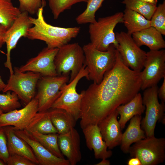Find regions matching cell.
<instances>
[{
	"mask_svg": "<svg viewBox=\"0 0 165 165\" xmlns=\"http://www.w3.org/2000/svg\"><path fill=\"white\" fill-rule=\"evenodd\" d=\"M3 113L2 112L0 111V115Z\"/></svg>",
	"mask_w": 165,
	"mask_h": 165,
	"instance_id": "ee69618b",
	"label": "cell"
},
{
	"mask_svg": "<svg viewBox=\"0 0 165 165\" xmlns=\"http://www.w3.org/2000/svg\"><path fill=\"white\" fill-rule=\"evenodd\" d=\"M84 55V64L87 68L88 80L98 84L105 74L114 66L116 58L117 49L112 44L105 51L96 49L91 43L82 47Z\"/></svg>",
	"mask_w": 165,
	"mask_h": 165,
	"instance_id": "3957f363",
	"label": "cell"
},
{
	"mask_svg": "<svg viewBox=\"0 0 165 165\" xmlns=\"http://www.w3.org/2000/svg\"><path fill=\"white\" fill-rule=\"evenodd\" d=\"M21 12L11 0H0V24L8 30Z\"/></svg>",
	"mask_w": 165,
	"mask_h": 165,
	"instance_id": "4316f807",
	"label": "cell"
},
{
	"mask_svg": "<svg viewBox=\"0 0 165 165\" xmlns=\"http://www.w3.org/2000/svg\"><path fill=\"white\" fill-rule=\"evenodd\" d=\"M143 68L141 88L143 90L157 85L165 77V50H150L146 53Z\"/></svg>",
	"mask_w": 165,
	"mask_h": 165,
	"instance_id": "7c38bea8",
	"label": "cell"
},
{
	"mask_svg": "<svg viewBox=\"0 0 165 165\" xmlns=\"http://www.w3.org/2000/svg\"><path fill=\"white\" fill-rule=\"evenodd\" d=\"M6 164L8 165H36L27 158L16 154L9 155Z\"/></svg>",
	"mask_w": 165,
	"mask_h": 165,
	"instance_id": "d590c367",
	"label": "cell"
},
{
	"mask_svg": "<svg viewBox=\"0 0 165 165\" xmlns=\"http://www.w3.org/2000/svg\"><path fill=\"white\" fill-rule=\"evenodd\" d=\"M58 143L61 152L66 157L70 165H76L80 161V137L74 127L67 133L58 134Z\"/></svg>",
	"mask_w": 165,
	"mask_h": 165,
	"instance_id": "e0dca14e",
	"label": "cell"
},
{
	"mask_svg": "<svg viewBox=\"0 0 165 165\" xmlns=\"http://www.w3.org/2000/svg\"><path fill=\"white\" fill-rule=\"evenodd\" d=\"M116 109L120 116L119 122L122 130L125 127L127 122L134 116L141 115L144 112L145 107L143 103L141 94L139 92L129 101L119 105Z\"/></svg>",
	"mask_w": 165,
	"mask_h": 165,
	"instance_id": "603a6c76",
	"label": "cell"
},
{
	"mask_svg": "<svg viewBox=\"0 0 165 165\" xmlns=\"http://www.w3.org/2000/svg\"><path fill=\"white\" fill-rule=\"evenodd\" d=\"M6 85V84L3 81L0 75V92L3 91Z\"/></svg>",
	"mask_w": 165,
	"mask_h": 165,
	"instance_id": "60d3db41",
	"label": "cell"
},
{
	"mask_svg": "<svg viewBox=\"0 0 165 165\" xmlns=\"http://www.w3.org/2000/svg\"><path fill=\"white\" fill-rule=\"evenodd\" d=\"M28 132L43 146L54 155L59 158H64L58 146V134H43L36 131Z\"/></svg>",
	"mask_w": 165,
	"mask_h": 165,
	"instance_id": "83f0119b",
	"label": "cell"
},
{
	"mask_svg": "<svg viewBox=\"0 0 165 165\" xmlns=\"http://www.w3.org/2000/svg\"><path fill=\"white\" fill-rule=\"evenodd\" d=\"M3 127L7 138L9 155L16 154L31 160L36 165H39L30 146L26 142L15 134L13 127L8 126Z\"/></svg>",
	"mask_w": 165,
	"mask_h": 165,
	"instance_id": "ffe728a7",
	"label": "cell"
},
{
	"mask_svg": "<svg viewBox=\"0 0 165 165\" xmlns=\"http://www.w3.org/2000/svg\"><path fill=\"white\" fill-rule=\"evenodd\" d=\"M104 0H88L86 9L75 18L78 24L94 23L97 21L95 14Z\"/></svg>",
	"mask_w": 165,
	"mask_h": 165,
	"instance_id": "f546056e",
	"label": "cell"
},
{
	"mask_svg": "<svg viewBox=\"0 0 165 165\" xmlns=\"http://www.w3.org/2000/svg\"><path fill=\"white\" fill-rule=\"evenodd\" d=\"M7 165L6 163L2 160L0 158V165Z\"/></svg>",
	"mask_w": 165,
	"mask_h": 165,
	"instance_id": "7bdbcfd3",
	"label": "cell"
},
{
	"mask_svg": "<svg viewBox=\"0 0 165 165\" xmlns=\"http://www.w3.org/2000/svg\"><path fill=\"white\" fill-rule=\"evenodd\" d=\"M28 131H36L43 134L57 133L50 119L48 110L38 112L31 120L26 129Z\"/></svg>",
	"mask_w": 165,
	"mask_h": 165,
	"instance_id": "cb8c5ba5",
	"label": "cell"
},
{
	"mask_svg": "<svg viewBox=\"0 0 165 165\" xmlns=\"http://www.w3.org/2000/svg\"><path fill=\"white\" fill-rule=\"evenodd\" d=\"M82 48L78 43L67 44L58 48L54 63L57 75H69V82L82 68L84 62Z\"/></svg>",
	"mask_w": 165,
	"mask_h": 165,
	"instance_id": "5b68a950",
	"label": "cell"
},
{
	"mask_svg": "<svg viewBox=\"0 0 165 165\" xmlns=\"http://www.w3.org/2000/svg\"><path fill=\"white\" fill-rule=\"evenodd\" d=\"M130 156H137L142 165H156L165 160V138L155 136L141 139L131 146Z\"/></svg>",
	"mask_w": 165,
	"mask_h": 165,
	"instance_id": "ba28073f",
	"label": "cell"
},
{
	"mask_svg": "<svg viewBox=\"0 0 165 165\" xmlns=\"http://www.w3.org/2000/svg\"><path fill=\"white\" fill-rule=\"evenodd\" d=\"M28 13L22 12L11 27L6 30L5 35V42L7 48L6 60L4 64L10 72V75L13 73L11 62L10 53L15 48L17 43L21 37H25L28 29L32 25L29 18Z\"/></svg>",
	"mask_w": 165,
	"mask_h": 165,
	"instance_id": "5bb4252c",
	"label": "cell"
},
{
	"mask_svg": "<svg viewBox=\"0 0 165 165\" xmlns=\"http://www.w3.org/2000/svg\"><path fill=\"white\" fill-rule=\"evenodd\" d=\"M141 71L133 70L123 63L117 50L116 63L99 84L84 90L80 127L97 125L117 107L129 101L141 90Z\"/></svg>",
	"mask_w": 165,
	"mask_h": 165,
	"instance_id": "6da1fadb",
	"label": "cell"
},
{
	"mask_svg": "<svg viewBox=\"0 0 165 165\" xmlns=\"http://www.w3.org/2000/svg\"><path fill=\"white\" fill-rule=\"evenodd\" d=\"M141 115H136L131 118L125 131L122 134L120 148L124 153H127L133 143L146 138L145 132L141 128Z\"/></svg>",
	"mask_w": 165,
	"mask_h": 165,
	"instance_id": "7402d4cb",
	"label": "cell"
},
{
	"mask_svg": "<svg viewBox=\"0 0 165 165\" xmlns=\"http://www.w3.org/2000/svg\"><path fill=\"white\" fill-rule=\"evenodd\" d=\"M107 159H102V160L100 162L95 164V165H110L111 164L109 160H107Z\"/></svg>",
	"mask_w": 165,
	"mask_h": 165,
	"instance_id": "ab89813d",
	"label": "cell"
},
{
	"mask_svg": "<svg viewBox=\"0 0 165 165\" xmlns=\"http://www.w3.org/2000/svg\"><path fill=\"white\" fill-rule=\"evenodd\" d=\"M6 93L0 94V111L6 113L21 107L19 99L15 92L8 91Z\"/></svg>",
	"mask_w": 165,
	"mask_h": 165,
	"instance_id": "4dcf8cb0",
	"label": "cell"
},
{
	"mask_svg": "<svg viewBox=\"0 0 165 165\" xmlns=\"http://www.w3.org/2000/svg\"><path fill=\"white\" fill-rule=\"evenodd\" d=\"M148 3L156 5L158 0H140Z\"/></svg>",
	"mask_w": 165,
	"mask_h": 165,
	"instance_id": "b9f144b4",
	"label": "cell"
},
{
	"mask_svg": "<svg viewBox=\"0 0 165 165\" xmlns=\"http://www.w3.org/2000/svg\"><path fill=\"white\" fill-rule=\"evenodd\" d=\"M38 111V101L34 97L23 108L1 114L0 115V127L10 126L15 130H25Z\"/></svg>",
	"mask_w": 165,
	"mask_h": 165,
	"instance_id": "9a60e30c",
	"label": "cell"
},
{
	"mask_svg": "<svg viewBox=\"0 0 165 165\" xmlns=\"http://www.w3.org/2000/svg\"><path fill=\"white\" fill-rule=\"evenodd\" d=\"M6 30L4 27L0 24V50L5 43L4 38Z\"/></svg>",
	"mask_w": 165,
	"mask_h": 165,
	"instance_id": "74e56055",
	"label": "cell"
},
{
	"mask_svg": "<svg viewBox=\"0 0 165 165\" xmlns=\"http://www.w3.org/2000/svg\"><path fill=\"white\" fill-rule=\"evenodd\" d=\"M7 140L3 127H0V158L6 162L9 157Z\"/></svg>",
	"mask_w": 165,
	"mask_h": 165,
	"instance_id": "e575fe53",
	"label": "cell"
},
{
	"mask_svg": "<svg viewBox=\"0 0 165 165\" xmlns=\"http://www.w3.org/2000/svg\"><path fill=\"white\" fill-rule=\"evenodd\" d=\"M128 165H142L141 161L139 158L136 156L130 159L127 162Z\"/></svg>",
	"mask_w": 165,
	"mask_h": 165,
	"instance_id": "f35d334b",
	"label": "cell"
},
{
	"mask_svg": "<svg viewBox=\"0 0 165 165\" xmlns=\"http://www.w3.org/2000/svg\"><path fill=\"white\" fill-rule=\"evenodd\" d=\"M13 73L10 75L6 86L3 91L15 92L19 99L27 105L35 97L38 81L41 75L32 72H22L15 67Z\"/></svg>",
	"mask_w": 165,
	"mask_h": 165,
	"instance_id": "9c48e42d",
	"label": "cell"
},
{
	"mask_svg": "<svg viewBox=\"0 0 165 165\" xmlns=\"http://www.w3.org/2000/svg\"><path fill=\"white\" fill-rule=\"evenodd\" d=\"M123 23L127 30V32L132 35L151 27L150 20L140 14L132 10L126 8L123 16Z\"/></svg>",
	"mask_w": 165,
	"mask_h": 165,
	"instance_id": "484cf974",
	"label": "cell"
},
{
	"mask_svg": "<svg viewBox=\"0 0 165 165\" xmlns=\"http://www.w3.org/2000/svg\"><path fill=\"white\" fill-rule=\"evenodd\" d=\"M69 75L41 76L37 86L35 97L38 100V112H45L51 108L61 93L62 88L69 81Z\"/></svg>",
	"mask_w": 165,
	"mask_h": 165,
	"instance_id": "30bf717a",
	"label": "cell"
},
{
	"mask_svg": "<svg viewBox=\"0 0 165 165\" xmlns=\"http://www.w3.org/2000/svg\"><path fill=\"white\" fill-rule=\"evenodd\" d=\"M88 75L87 68L84 64L77 76L62 88L61 95L54 102L51 108L64 110L76 121L79 119L84 91L78 94L76 91V87L79 82L82 78L86 77L88 80Z\"/></svg>",
	"mask_w": 165,
	"mask_h": 165,
	"instance_id": "8992f818",
	"label": "cell"
},
{
	"mask_svg": "<svg viewBox=\"0 0 165 165\" xmlns=\"http://www.w3.org/2000/svg\"><path fill=\"white\" fill-rule=\"evenodd\" d=\"M158 89L157 85L146 89L143 92L142 101L146 111L145 117L141 120V125L146 137L154 136L157 122L165 124V103H160L159 101Z\"/></svg>",
	"mask_w": 165,
	"mask_h": 165,
	"instance_id": "52a82bcc",
	"label": "cell"
},
{
	"mask_svg": "<svg viewBox=\"0 0 165 165\" xmlns=\"http://www.w3.org/2000/svg\"><path fill=\"white\" fill-rule=\"evenodd\" d=\"M19 8L21 12H25L31 15L37 14L39 9L46 5L44 0H18Z\"/></svg>",
	"mask_w": 165,
	"mask_h": 165,
	"instance_id": "836d02e7",
	"label": "cell"
},
{
	"mask_svg": "<svg viewBox=\"0 0 165 165\" xmlns=\"http://www.w3.org/2000/svg\"><path fill=\"white\" fill-rule=\"evenodd\" d=\"M48 111L50 119L58 134L67 133L75 126L76 121L64 110L50 108Z\"/></svg>",
	"mask_w": 165,
	"mask_h": 165,
	"instance_id": "d4e9b609",
	"label": "cell"
},
{
	"mask_svg": "<svg viewBox=\"0 0 165 165\" xmlns=\"http://www.w3.org/2000/svg\"><path fill=\"white\" fill-rule=\"evenodd\" d=\"M14 130L18 137L24 140L30 146L38 162L39 165H70L68 160L65 158H59L54 155L26 130L14 129Z\"/></svg>",
	"mask_w": 165,
	"mask_h": 165,
	"instance_id": "2e32d148",
	"label": "cell"
},
{
	"mask_svg": "<svg viewBox=\"0 0 165 165\" xmlns=\"http://www.w3.org/2000/svg\"><path fill=\"white\" fill-rule=\"evenodd\" d=\"M44 7L39 9L36 18L29 16L33 26L28 29L25 38L43 41L50 48H59L68 44L78 35L80 30L79 27L63 28L47 23L43 16Z\"/></svg>",
	"mask_w": 165,
	"mask_h": 165,
	"instance_id": "7a4b0ae2",
	"label": "cell"
},
{
	"mask_svg": "<svg viewBox=\"0 0 165 165\" xmlns=\"http://www.w3.org/2000/svg\"><path fill=\"white\" fill-rule=\"evenodd\" d=\"M87 147L93 150L97 159H107L112 155V151L107 150L108 147L103 140L97 125L88 126L82 129Z\"/></svg>",
	"mask_w": 165,
	"mask_h": 165,
	"instance_id": "d6986e66",
	"label": "cell"
},
{
	"mask_svg": "<svg viewBox=\"0 0 165 165\" xmlns=\"http://www.w3.org/2000/svg\"><path fill=\"white\" fill-rule=\"evenodd\" d=\"M158 97L161 100L162 102H165V77L163 78L162 84L158 90Z\"/></svg>",
	"mask_w": 165,
	"mask_h": 165,
	"instance_id": "8d00e7d4",
	"label": "cell"
},
{
	"mask_svg": "<svg viewBox=\"0 0 165 165\" xmlns=\"http://www.w3.org/2000/svg\"><path fill=\"white\" fill-rule=\"evenodd\" d=\"M58 48H44L35 57L29 59L19 68L22 72L31 71L39 73L41 76L57 75L54 63Z\"/></svg>",
	"mask_w": 165,
	"mask_h": 165,
	"instance_id": "4fadbf2b",
	"label": "cell"
},
{
	"mask_svg": "<svg viewBox=\"0 0 165 165\" xmlns=\"http://www.w3.org/2000/svg\"><path fill=\"white\" fill-rule=\"evenodd\" d=\"M122 3L126 8L135 11L150 20L156 9V5L146 3L140 0H123Z\"/></svg>",
	"mask_w": 165,
	"mask_h": 165,
	"instance_id": "f1b7e54d",
	"label": "cell"
},
{
	"mask_svg": "<svg viewBox=\"0 0 165 165\" xmlns=\"http://www.w3.org/2000/svg\"><path fill=\"white\" fill-rule=\"evenodd\" d=\"M150 20L151 27L165 35V1L160 4L154 12Z\"/></svg>",
	"mask_w": 165,
	"mask_h": 165,
	"instance_id": "d6a6232c",
	"label": "cell"
},
{
	"mask_svg": "<svg viewBox=\"0 0 165 165\" xmlns=\"http://www.w3.org/2000/svg\"><path fill=\"white\" fill-rule=\"evenodd\" d=\"M118 115L116 109L97 124L102 138L109 149L120 145L121 143L122 133L117 119Z\"/></svg>",
	"mask_w": 165,
	"mask_h": 165,
	"instance_id": "ac0fdd59",
	"label": "cell"
},
{
	"mask_svg": "<svg viewBox=\"0 0 165 165\" xmlns=\"http://www.w3.org/2000/svg\"><path fill=\"white\" fill-rule=\"evenodd\" d=\"M123 13H117L113 15L99 18L94 23L89 26V32L91 44L97 50L106 51L110 45H114L116 49L118 43L114 32L118 24L123 23Z\"/></svg>",
	"mask_w": 165,
	"mask_h": 165,
	"instance_id": "277c9868",
	"label": "cell"
},
{
	"mask_svg": "<svg viewBox=\"0 0 165 165\" xmlns=\"http://www.w3.org/2000/svg\"><path fill=\"white\" fill-rule=\"evenodd\" d=\"M115 35L118 43L116 49L123 64L133 70L141 71L146 53L137 45L131 35L123 31L116 32Z\"/></svg>",
	"mask_w": 165,
	"mask_h": 165,
	"instance_id": "8fae6325",
	"label": "cell"
},
{
	"mask_svg": "<svg viewBox=\"0 0 165 165\" xmlns=\"http://www.w3.org/2000/svg\"><path fill=\"white\" fill-rule=\"evenodd\" d=\"M53 18L57 19L64 10L71 9L73 5L80 2L87 3L88 0H47Z\"/></svg>",
	"mask_w": 165,
	"mask_h": 165,
	"instance_id": "1f68e13d",
	"label": "cell"
},
{
	"mask_svg": "<svg viewBox=\"0 0 165 165\" xmlns=\"http://www.w3.org/2000/svg\"><path fill=\"white\" fill-rule=\"evenodd\" d=\"M139 47L147 46L150 50H157L165 48V41L162 35L155 28L150 27L131 35Z\"/></svg>",
	"mask_w": 165,
	"mask_h": 165,
	"instance_id": "44dd1931",
	"label": "cell"
}]
</instances>
